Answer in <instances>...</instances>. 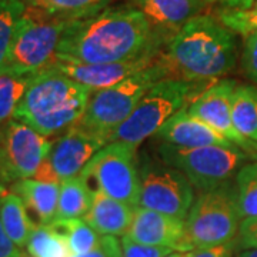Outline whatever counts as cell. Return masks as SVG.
I'll use <instances>...</instances> for the list:
<instances>
[{
	"label": "cell",
	"instance_id": "1",
	"mask_svg": "<svg viewBox=\"0 0 257 257\" xmlns=\"http://www.w3.org/2000/svg\"><path fill=\"white\" fill-rule=\"evenodd\" d=\"M155 46L153 28L140 10L114 8L72 20L56 55L82 63H117L155 55Z\"/></svg>",
	"mask_w": 257,
	"mask_h": 257
},
{
	"label": "cell",
	"instance_id": "2",
	"mask_svg": "<svg viewBox=\"0 0 257 257\" xmlns=\"http://www.w3.org/2000/svg\"><path fill=\"white\" fill-rule=\"evenodd\" d=\"M236 40L233 32L217 19L197 15L169 40L163 62L170 74L184 80H214L236 66Z\"/></svg>",
	"mask_w": 257,
	"mask_h": 257
},
{
	"label": "cell",
	"instance_id": "3",
	"mask_svg": "<svg viewBox=\"0 0 257 257\" xmlns=\"http://www.w3.org/2000/svg\"><path fill=\"white\" fill-rule=\"evenodd\" d=\"M92 90L46 67L33 74L13 119L52 136L76 124L86 111Z\"/></svg>",
	"mask_w": 257,
	"mask_h": 257
},
{
	"label": "cell",
	"instance_id": "4",
	"mask_svg": "<svg viewBox=\"0 0 257 257\" xmlns=\"http://www.w3.org/2000/svg\"><path fill=\"white\" fill-rule=\"evenodd\" d=\"M170 76L169 69L160 57L152 66L127 77L126 80L93 92L82 119L77 123L84 127L100 132L109 138L111 132L127 119L157 82Z\"/></svg>",
	"mask_w": 257,
	"mask_h": 257
},
{
	"label": "cell",
	"instance_id": "5",
	"mask_svg": "<svg viewBox=\"0 0 257 257\" xmlns=\"http://www.w3.org/2000/svg\"><path fill=\"white\" fill-rule=\"evenodd\" d=\"M236 187L227 183L202 192L184 220L186 251L213 247L236 239L240 227Z\"/></svg>",
	"mask_w": 257,
	"mask_h": 257
},
{
	"label": "cell",
	"instance_id": "6",
	"mask_svg": "<svg viewBox=\"0 0 257 257\" xmlns=\"http://www.w3.org/2000/svg\"><path fill=\"white\" fill-rule=\"evenodd\" d=\"M72 20L26 6L19 20L3 72L35 74L55 59L60 39Z\"/></svg>",
	"mask_w": 257,
	"mask_h": 257
},
{
	"label": "cell",
	"instance_id": "7",
	"mask_svg": "<svg viewBox=\"0 0 257 257\" xmlns=\"http://www.w3.org/2000/svg\"><path fill=\"white\" fill-rule=\"evenodd\" d=\"M193 90L192 83L182 79L167 77L157 82L142 97L133 113L109 135V143L120 140L139 147L186 107Z\"/></svg>",
	"mask_w": 257,
	"mask_h": 257
},
{
	"label": "cell",
	"instance_id": "8",
	"mask_svg": "<svg viewBox=\"0 0 257 257\" xmlns=\"http://www.w3.org/2000/svg\"><path fill=\"white\" fill-rule=\"evenodd\" d=\"M159 153L165 163L179 169L189 182L202 192H209L227 183L248 157L236 146L183 149L163 143L159 146Z\"/></svg>",
	"mask_w": 257,
	"mask_h": 257
},
{
	"label": "cell",
	"instance_id": "9",
	"mask_svg": "<svg viewBox=\"0 0 257 257\" xmlns=\"http://www.w3.org/2000/svg\"><path fill=\"white\" fill-rule=\"evenodd\" d=\"M138 147L126 142H111L96 153L82 170L83 179L93 190H100L132 207H139L140 173Z\"/></svg>",
	"mask_w": 257,
	"mask_h": 257
},
{
	"label": "cell",
	"instance_id": "10",
	"mask_svg": "<svg viewBox=\"0 0 257 257\" xmlns=\"http://www.w3.org/2000/svg\"><path fill=\"white\" fill-rule=\"evenodd\" d=\"M139 207L186 220L194 202L193 184L179 169L167 163L146 160L139 169Z\"/></svg>",
	"mask_w": 257,
	"mask_h": 257
},
{
	"label": "cell",
	"instance_id": "11",
	"mask_svg": "<svg viewBox=\"0 0 257 257\" xmlns=\"http://www.w3.org/2000/svg\"><path fill=\"white\" fill-rule=\"evenodd\" d=\"M52 147L47 136L20 120L10 119L3 127L0 153L13 182L33 177Z\"/></svg>",
	"mask_w": 257,
	"mask_h": 257
},
{
	"label": "cell",
	"instance_id": "12",
	"mask_svg": "<svg viewBox=\"0 0 257 257\" xmlns=\"http://www.w3.org/2000/svg\"><path fill=\"white\" fill-rule=\"evenodd\" d=\"M237 83L234 80H219L196 97L187 111L209 124L230 143L241 149L246 155L257 159V143L243 138L231 120V97Z\"/></svg>",
	"mask_w": 257,
	"mask_h": 257
},
{
	"label": "cell",
	"instance_id": "13",
	"mask_svg": "<svg viewBox=\"0 0 257 257\" xmlns=\"http://www.w3.org/2000/svg\"><path fill=\"white\" fill-rule=\"evenodd\" d=\"M106 145H109L106 135L76 123L66 128L53 143L49 160L60 180H66L80 175L87 163Z\"/></svg>",
	"mask_w": 257,
	"mask_h": 257
},
{
	"label": "cell",
	"instance_id": "14",
	"mask_svg": "<svg viewBox=\"0 0 257 257\" xmlns=\"http://www.w3.org/2000/svg\"><path fill=\"white\" fill-rule=\"evenodd\" d=\"M153 56L155 55H147L145 57H139L136 60L117 62V63L90 64L56 55L47 67L67 76L74 82L80 83L82 86L90 89L92 92H97L123 82L130 76L152 66L156 62Z\"/></svg>",
	"mask_w": 257,
	"mask_h": 257
},
{
	"label": "cell",
	"instance_id": "15",
	"mask_svg": "<svg viewBox=\"0 0 257 257\" xmlns=\"http://www.w3.org/2000/svg\"><path fill=\"white\" fill-rule=\"evenodd\" d=\"M132 240L159 247L184 251V220L143 207L135 209L133 221L124 234Z\"/></svg>",
	"mask_w": 257,
	"mask_h": 257
},
{
	"label": "cell",
	"instance_id": "16",
	"mask_svg": "<svg viewBox=\"0 0 257 257\" xmlns=\"http://www.w3.org/2000/svg\"><path fill=\"white\" fill-rule=\"evenodd\" d=\"M163 143L183 149L204 146H234L209 124L192 116L187 107L179 110L155 135Z\"/></svg>",
	"mask_w": 257,
	"mask_h": 257
},
{
	"label": "cell",
	"instance_id": "17",
	"mask_svg": "<svg viewBox=\"0 0 257 257\" xmlns=\"http://www.w3.org/2000/svg\"><path fill=\"white\" fill-rule=\"evenodd\" d=\"M135 207L116 200L100 190L93 193L92 206L83 220L100 236H124L133 221Z\"/></svg>",
	"mask_w": 257,
	"mask_h": 257
},
{
	"label": "cell",
	"instance_id": "18",
	"mask_svg": "<svg viewBox=\"0 0 257 257\" xmlns=\"http://www.w3.org/2000/svg\"><path fill=\"white\" fill-rule=\"evenodd\" d=\"M150 26L177 32L190 19L199 15L204 0H132Z\"/></svg>",
	"mask_w": 257,
	"mask_h": 257
},
{
	"label": "cell",
	"instance_id": "19",
	"mask_svg": "<svg viewBox=\"0 0 257 257\" xmlns=\"http://www.w3.org/2000/svg\"><path fill=\"white\" fill-rule=\"evenodd\" d=\"M13 192L23 199L28 210L37 217L39 224H50L56 220L60 183L39 182L30 177L18 180Z\"/></svg>",
	"mask_w": 257,
	"mask_h": 257
},
{
	"label": "cell",
	"instance_id": "20",
	"mask_svg": "<svg viewBox=\"0 0 257 257\" xmlns=\"http://www.w3.org/2000/svg\"><path fill=\"white\" fill-rule=\"evenodd\" d=\"M0 219L10 240L20 250L26 248L36 224L30 219L28 206L18 193L12 190L0 196Z\"/></svg>",
	"mask_w": 257,
	"mask_h": 257
},
{
	"label": "cell",
	"instance_id": "21",
	"mask_svg": "<svg viewBox=\"0 0 257 257\" xmlns=\"http://www.w3.org/2000/svg\"><path fill=\"white\" fill-rule=\"evenodd\" d=\"M93 190L82 176L62 180L56 220L83 219L92 206Z\"/></svg>",
	"mask_w": 257,
	"mask_h": 257
},
{
	"label": "cell",
	"instance_id": "22",
	"mask_svg": "<svg viewBox=\"0 0 257 257\" xmlns=\"http://www.w3.org/2000/svg\"><path fill=\"white\" fill-rule=\"evenodd\" d=\"M231 120L243 138L257 143V87L237 84L231 97Z\"/></svg>",
	"mask_w": 257,
	"mask_h": 257
},
{
	"label": "cell",
	"instance_id": "23",
	"mask_svg": "<svg viewBox=\"0 0 257 257\" xmlns=\"http://www.w3.org/2000/svg\"><path fill=\"white\" fill-rule=\"evenodd\" d=\"M25 5L50 16L79 20L90 18L107 6L110 0H23Z\"/></svg>",
	"mask_w": 257,
	"mask_h": 257
},
{
	"label": "cell",
	"instance_id": "24",
	"mask_svg": "<svg viewBox=\"0 0 257 257\" xmlns=\"http://www.w3.org/2000/svg\"><path fill=\"white\" fill-rule=\"evenodd\" d=\"M30 257H70L72 251L63 236L52 224H36L26 244Z\"/></svg>",
	"mask_w": 257,
	"mask_h": 257
},
{
	"label": "cell",
	"instance_id": "25",
	"mask_svg": "<svg viewBox=\"0 0 257 257\" xmlns=\"http://www.w3.org/2000/svg\"><path fill=\"white\" fill-rule=\"evenodd\" d=\"M50 224L66 239L72 256L87 253L100 243V234L83 219L55 220Z\"/></svg>",
	"mask_w": 257,
	"mask_h": 257
},
{
	"label": "cell",
	"instance_id": "26",
	"mask_svg": "<svg viewBox=\"0 0 257 257\" xmlns=\"http://www.w3.org/2000/svg\"><path fill=\"white\" fill-rule=\"evenodd\" d=\"M33 74L0 72V126L13 119Z\"/></svg>",
	"mask_w": 257,
	"mask_h": 257
},
{
	"label": "cell",
	"instance_id": "27",
	"mask_svg": "<svg viewBox=\"0 0 257 257\" xmlns=\"http://www.w3.org/2000/svg\"><path fill=\"white\" fill-rule=\"evenodd\" d=\"M236 199L241 220L257 217V163L244 165L237 172Z\"/></svg>",
	"mask_w": 257,
	"mask_h": 257
},
{
	"label": "cell",
	"instance_id": "28",
	"mask_svg": "<svg viewBox=\"0 0 257 257\" xmlns=\"http://www.w3.org/2000/svg\"><path fill=\"white\" fill-rule=\"evenodd\" d=\"M25 10L23 0H0V72L5 70L10 45Z\"/></svg>",
	"mask_w": 257,
	"mask_h": 257
},
{
	"label": "cell",
	"instance_id": "29",
	"mask_svg": "<svg viewBox=\"0 0 257 257\" xmlns=\"http://www.w3.org/2000/svg\"><path fill=\"white\" fill-rule=\"evenodd\" d=\"M217 20L230 32L244 37L257 33V9L254 8L247 10L223 9L217 15Z\"/></svg>",
	"mask_w": 257,
	"mask_h": 257
},
{
	"label": "cell",
	"instance_id": "30",
	"mask_svg": "<svg viewBox=\"0 0 257 257\" xmlns=\"http://www.w3.org/2000/svg\"><path fill=\"white\" fill-rule=\"evenodd\" d=\"M121 251L123 257H166L172 251H176L170 247H159V246H147L142 244L127 236H121Z\"/></svg>",
	"mask_w": 257,
	"mask_h": 257
},
{
	"label": "cell",
	"instance_id": "31",
	"mask_svg": "<svg viewBox=\"0 0 257 257\" xmlns=\"http://www.w3.org/2000/svg\"><path fill=\"white\" fill-rule=\"evenodd\" d=\"M70 257H123L121 241L116 236H101L100 243L93 250Z\"/></svg>",
	"mask_w": 257,
	"mask_h": 257
},
{
	"label": "cell",
	"instance_id": "32",
	"mask_svg": "<svg viewBox=\"0 0 257 257\" xmlns=\"http://www.w3.org/2000/svg\"><path fill=\"white\" fill-rule=\"evenodd\" d=\"M236 246L239 250L257 248V217H248L240 221Z\"/></svg>",
	"mask_w": 257,
	"mask_h": 257
},
{
	"label": "cell",
	"instance_id": "33",
	"mask_svg": "<svg viewBox=\"0 0 257 257\" xmlns=\"http://www.w3.org/2000/svg\"><path fill=\"white\" fill-rule=\"evenodd\" d=\"M243 69L250 80L257 84V33L248 35L243 49Z\"/></svg>",
	"mask_w": 257,
	"mask_h": 257
},
{
	"label": "cell",
	"instance_id": "34",
	"mask_svg": "<svg viewBox=\"0 0 257 257\" xmlns=\"http://www.w3.org/2000/svg\"><path fill=\"white\" fill-rule=\"evenodd\" d=\"M236 239L229 243L213 246V247L194 248L192 251H186L187 257H233V253L236 250Z\"/></svg>",
	"mask_w": 257,
	"mask_h": 257
},
{
	"label": "cell",
	"instance_id": "35",
	"mask_svg": "<svg viewBox=\"0 0 257 257\" xmlns=\"http://www.w3.org/2000/svg\"><path fill=\"white\" fill-rule=\"evenodd\" d=\"M32 179L39 180V182H49V183H62V180H60V177L55 172V169H53V166L50 163L49 157L42 165L39 166V169H37L36 173L33 175Z\"/></svg>",
	"mask_w": 257,
	"mask_h": 257
},
{
	"label": "cell",
	"instance_id": "36",
	"mask_svg": "<svg viewBox=\"0 0 257 257\" xmlns=\"http://www.w3.org/2000/svg\"><path fill=\"white\" fill-rule=\"evenodd\" d=\"M22 253V250L10 240L6 230L3 227V223L0 219V257H15Z\"/></svg>",
	"mask_w": 257,
	"mask_h": 257
},
{
	"label": "cell",
	"instance_id": "37",
	"mask_svg": "<svg viewBox=\"0 0 257 257\" xmlns=\"http://www.w3.org/2000/svg\"><path fill=\"white\" fill-rule=\"evenodd\" d=\"M256 0H223V8L230 10H247L253 8Z\"/></svg>",
	"mask_w": 257,
	"mask_h": 257
},
{
	"label": "cell",
	"instance_id": "38",
	"mask_svg": "<svg viewBox=\"0 0 257 257\" xmlns=\"http://www.w3.org/2000/svg\"><path fill=\"white\" fill-rule=\"evenodd\" d=\"M12 177L8 173V169L5 166V162H3V157H2V153H0V196L5 194L6 192H9V184L12 183Z\"/></svg>",
	"mask_w": 257,
	"mask_h": 257
},
{
	"label": "cell",
	"instance_id": "39",
	"mask_svg": "<svg viewBox=\"0 0 257 257\" xmlns=\"http://www.w3.org/2000/svg\"><path fill=\"white\" fill-rule=\"evenodd\" d=\"M236 257H257V248H250V250H241L237 253Z\"/></svg>",
	"mask_w": 257,
	"mask_h": 257
},
{
	"label": "cell",
	"instance_id": "40",
	"mask_svg": "<svg viewBox=\"0 0 257 257\" xmlns=\"http://www.w3.org/2000/svg\"><path fill=\"white\" fill-rule=\"evenodd\" d=\"M166 257H187V253H184V251H172L170 254H167Z\"/></svg>",
	"mask_w": 257,
	"mask_h": 257
},
{
	"label": "cell",
	"instance_id": "41",
	"mask_svg": "<svg viewBox=\"0 0 257 257\" xmlns=\"http://www.w3.org/2000/svg\"><path fill=\"white\" fill-rule=\"evenodd\" d=\"M15 257H30V256H29L28 253H23V251H22L20 254H18V256H15Z\"/></svg>",
	"mask_w": 257,
	"mask_h": 257
},
{
	"label": "cell",
	"instance_id": "42",
	"mask_svg": "<svg viewBox=\"0 0 257 257\" xmlns=\"http://www.w3.org/2000/svg\"><path fill=\"white\" fill-rule=\"evenodd\" d=\"M204 2H207V3H216V2H223V0H204Z\"/></svg>",
	"mask_w": 257,
	"mask_h": 257
},
{
	"label": "cell",
	"instance_id": "43",
	"mask_svg": "<svg viewBox=\"0 0 257 257\" xmlns=\"http://www.w3.org/2000/svg\"><path fill=\"white\" fill-rule=\"evenodd\" d=\"M2 138H3V128L0 127V145H2Z\"/></svg>",
	"mask_w": 257,
	"mask_h": 257
},
{
	"label": "cell",
	"instance_id": "44",
	"mask_svg": "<svg viewBox=\"0 0 257 257\" xmlns=\"http://www.w3.org/2000/svg\"><path fill=\"white\" fill-rule=\"evenodd\" d=\"M253 8H254V9H257V0H256V3L253 5Z\"/></svg>",
	"mask_w": 257,
	"mask_h": 257
}]
</instances>
